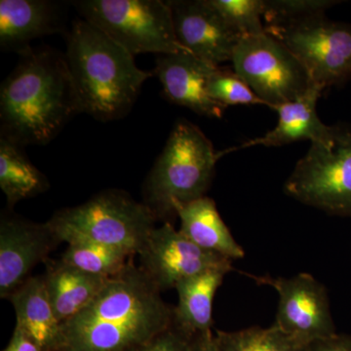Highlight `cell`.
Wrapping results in <instances>:
<instances>
[{"instance_id": "cell-25", "label": "cell", "mask_w": 351, "mask_h": 351, "mask_svg": "<svg viewBox=\"0 0 351 351\" xmlns=\"http://www.w3.org/2000/svg\"><path fill=\"white\" fill-rule=\"evenodd\" d=\"M207 92L212 100L223 106H267L234 71L217 66L210 73Z\"/></svg>"}, {"instance_id": "cell-9", "label": "cell", "mask_w": 351, "mask_h": 351, "mask_svg": "<svg viewBox=\"0 0 351 351\" xmlns=\"http://www.w3.org/2000/svg\"><path fill=\"white\" fill-rule=\"evenodd\" d=\"M230 62L235 73L272 110L297 100L313 85L299 60L267 32L240 39Z\"/></svg>"}, {"instance_id": "cell-5", "label": "cell", "mask_w": 351, "mask_h": 351, "mask_svg": "<svg viewBox=\"0 0 351 351\" xmlns=\"http://www.w3.org/2000/svg\"><path fill=\"white\" fill-rule=\"evenodd\" d=\"M156 216L125 191H106L48 221L60 242H93L140 255L156 228Z\"/></svg>"}, {"instance_id": "cell-17", "label": "cell", "mask_w": 351, "mask_h": 351, "mask_svg": "<svg viewBox=\"0 0 351 351\" xmlns=\"http://www.w3.org/2000/svg\"><path fill=\"white\" fill-rule=\"evenodd\" d=\"M17 324L43 351H59L62 323L58 320L44 276H31L9 298Z\"/></svg>"}, {"instance_id": "cell-2", "label": "cell", "mask_w": 351, "mask_h": 351, "mask_svg": "<svg viewBox=\"0 0 351 351\" xmlns=\"http://www.w3.org/2000/svg\"><path fill=\"white\" fill-rule=\"evenodd\" d=\"M0 88L1 136L44 145L77 113L80 100L66 56L52 48L25 50Z\"/></svg>"}, {"instance_id": "cell-4", "label": "cell", "mask_w": 351, "mask_h": 351, "mask_svg": "<svg viewBox=\"0 0 351 351\" xmlns=\"http://www.w3.org/2000/svg\"><path fill=\"white\" fill-rule=\"evenodd\" d=\"M225 156L195 124L180 120L145 182L144 203L157 219L175 215V203L206 196L217 162Z\"/></svg>"}, {"instance_id": "cell-6", "label": "cell", "mask_w": 351, "mask_h": 351, "mask_svg": "<svg viewBox=\"0 0 351 351\" xmlns=\"http://www.w3.org/2000/svg\"><path fill=\"white\" fill-rule=\"evenodd\" d=\"M285 193L307 206L351 218V123L330 126L311 143L285 182Z\"/></svg>"}, {"instance_id": "cell-14", "label": "cell", "mask_w": 351, "mask_h": 351, "mask_svg": "<svg viewBox=\"0 0 351 351\" xmlns=\"http://www.w3.org/2000/svg\"><path fill=\"white\" fill-rule=\"evenodd\" d=\"M217 68L188 52L158 55L154 73L162 85L166 98L196 114L221 119L226 108L210 98L207 82Z\"/></svg>"}, {"instance_id": "cell-7", "label": "cell", "mask_w": 351, "mask_h": 351, "mask_svg": "<svg viewBox=\"0 0 351 351\" xmlns=\"http://www.w3.org/2000/svg\"><path fill=\"white\" fill-rule=\"evenodd\" d=\"M73 3L83 20L98 27L133 56L188 52L176 38L168 1L80 0Z\"/></svg>"}, {"instance_id": "cell-27", "label": "cell", "mask_w": 351, "mask_h": 351, "mask_svg": "<svg viewBox=\"0 0 351 351\" xmlns=\"http://www.w3.org/2000/svg\"><path fill=\"white\" fill-rule=\"evenodd\" d=\"M193 337L173 321L169 328L132 351H189Z\"/></svg>"}, {"instance_id": "cell-1", "label": "cell", "mask_w": 351, "mask_h": 351, "mask_svg": "<svg viewBox=\"0 0 351 351\" xmlns=\"http://www.w3.org/2000/svg\"><path fill=\"white\" fill-rule=\"evenodd\" d=\"M133 258L98 295L62 324L59 351H132L169 328L174 308Z\"/></svg>"}, {"instance_id": "cell-20", "label": "cell", "mask_w": 351, "mask_h": 351, "mask_svg": "<svg viewBox=\"0 0 351 351\" xmlns=\"http://www.w3.org/2000/svg\"><path fill=\"white\" fill-rule=\"evenodd\" d=\"M47 263L44 274L46 289L54 313L62 324L93 301L110 278L87 274L61 260Z\"/></svg>"}, {"instance_id": "cell-13", "label": "cell", "mask_w": 351, "mask_h": 351, "mask_svg": "<svg viewBox=\"0 0 351 351\" xmlns=\"http://www.w3.org/2000/svg\"><path fill=\"white\" fill-rule=\"evenodd\" d=\"M176 38L189 54L213 66L232 61L240 36L207 0H172Z\"/></svg>"}, {"instance_id": "cell-16", "label": "cell", "mask_w": 351, "mask_h": 351, "mask_svg": "<svg viewBox=\"0 0 351 351\" xmlns=\"http://www.w3.org/2000/svg\"><path fill=\"white\" fill-rule=\"evenodd\" d=\"M324 88L313 84L299 99L274 108L278 122L272 130L262 137L253 138L239 147L223 151V154L248 149L251 147H281L298 141L321 142L329 134L330 126L323 123L316 112V106Z\"/></svg>"}, {"instance_id": "cell-23", "label": "cell", "mask_w": 351, "mask_h": 351, "mask_svg": "<svg viewBox=\"0 0 351 351\" xmlns=\"http://www.w3.org/2000/svg\"><path fill=\"white\" fill-rule=\"evenodd\" d=\"M218 351H306V346L276 325L251 327L239 331H217Z\"/></svg>"}, {"instance_id": "cell-3", "label": "cell", "mask_w": 351, "mask_h": 351, "mask_svg": "<svg viewBox=\"0 0 351 351\" xmlns=\"http://www.w3.org/2000/svg\"><path fill=\"white\" fill-rule=\"evenodd\" d=\"M82 113L100 121L128 114L154 73L138 69L135 56L83 19L66 32L64 54Z\"/></svg>"}, {"instance_id": "cell-15", "label": "cell", "mask_w": 351, "mask_h": 351, "mask_svg": "<svg viewBox=\"0 0 351 351\" xmlns=\"http://www.w3.org/2000/svg\"><path fill=\"white\" fill-rule=\"evenodd\" d=\"M64 11L60 2L49 0H1L0 45L2 50L21 53L34 39L62 32Z\"/></svg>"}, {"instance_id": "cell-11", "label": "cell", "mask_w": 351, "mask_h": 351, "mask_svg": "<svg viewBox=\"0 0 351 351\" xmlns=\"http://www.w3.org/2000/svg\"><path fill=\"white\" fill-rule=\"evenodd\" d=\"M138 257L141 269L160 291L208 269L232 265V260L201 249L169 221L154 228Z\"/></svg>"}, {"instance_id": "cell-10", "label": "cell", "mask_w": 351, "mask_h": 351, "mask_svg": "<svg viewBox=\"0 0 351 351\" xmlns=\"http://www.w3.org/2000/svg\"><path fill=\"white\" fill-rule=\"evenodd\" d=\"M249 276L276 290L278 306L274 325L286 334L306 346L337 334L327 289L311 274Z\"/></svg>"}, {"instance_id": "cell-18", "label": "cell", "mask_w": 351, "mask_h": 351, "mask_svg": "<svg viewBox=\"0 0 351 351\" xmlns=\"http://www.w3.org/2000/svg\"><path fill=\"white\" fill-rule=\"evenodd\" d=\"M173 210L181 219L180 232L201 249L228 260L244 258L243 248L221 218L212 198L204 196L188 203H175Z\"/></svg>"}, {"instance_id": "cell-12", "label": "cell", "mask_w": 351, "mask_h": 351, "mask_svg": "<svg viewBox=\"0 0 351 351\" xmlns=\"http://www.w3.org/2000/svg\"><path fill=\"white\" fill-rule=\"evenodd\" d=\"M48 223H36L12 215L0 221V297L10 295L29 278L39 263L59 243Z\"/></svg>"}, {"instance_id": "cell-28", "label": "cell", "mask_w": 351, "mask_h": 351, "mask_svg": "<svg viewBox=\"0 0 351 351\" xmlns=\"http://www.w3.org/2000/svg\"><path fill=\"white\" fill-rule=\"evenodd\" d=\"M306 351H351V335L336 334L314 341L307 346Z\"/></svg>"}, {"instance_id": "cell-8", "label": "cell", "mask_w": 351, "mask_h": 351, "mask_svg": "<svg viewBox=\"0 0 351 351\" xmlns=\"http://www.w3.org/2000/svg\"><path fill=\"white\" fill-rule=\"evenodd\" d=\"M265 32L283 43L306 69L313 84L341 86L351 80V24L330 20L325 14Z\"/></svg>"}, {"instance_id": "cell-19", "label": "cell", "mask_w": 351, "mask_h": 351, "mask_svg": "<svg viewBox=\"0 0 351 351\" xmlns=\"http://www.w3.org/2000/svg\"><path fill=\"white\" fill-rule=\"evenodd\" d=\"M232 269V265L215 267L180 281L175 287L179 297L175 324L193 337L211 331L215 295Z\"/></svg>"}, {"instance_id": "cell-29", "label": "cell", "mask_w": 351, "mask_h": 351, "mask_svg": "<svg viewBox=\"0 0 351 351\" xmlns=\"http://www.w3.org/2000/svg\"><path fill=\"white\" fill-rule=\"evenodd\" d=\"M2 351H43L22 329L16 326L8 346Z\"/></svg>"}, {"instance_id": "cell-26", "label": "cell", "mask_w": 351, "mask_h": 351, "mask_svg": "<svg viewBox=\"0 0 351 351\" xmlns=\"http://www.w3.org/2000/svg\"><path fill=\"white\" fill-rule=\"evenodd\" d=\"M263 19L267 27L280 25L295 21L325 14L328 9L341 3L339 0H263Z\"/></svg>"}, {"instance_id": "cell-22", "label": "cell", "mask_w": 351, "mask_h": 351, "mask_svg": "<svg viewBox=\"0 0 351 351\" xmlns=\"http://www.w3.org/2000/svg\"><path fill=\"white\" fill-rule=\"evenodd\" d=\"M133 257L122 249L93 242L75 241L68 244L61 261L87 274L110 278L125 269Z\"/></svg>"}, {"instance_id": "cell-24", "label": "cell", "mask_w": 351, "mask_h": 351, "mask_svg": "<svg viewBox=\"0 0 351 351\" xmlns=\"http://www.w3.org/2000/svg\"><path fill=\"white\" fill-rule=\"evenodd\" d=\"M210 6L223 18L240 38L265 34L262 19L263 0H207Z\"/></svg>"}, {"instance_id": "cell-30", "label": "cell", "mask_w": 351, "mask_h": 351, "mask_svg": "<svg viewBox=\"0 0 351 351\" xmlns=\"http://www.w3.org/2000/svg\"><path fill=\"white\" fill-rule=\"evenodd\" d=\"M189 351H218L212 331L195 335L191 341Z\"/></svg>"}, {"instance_id": "cell-21", "label": "cell", "mask_w": 351, "mask_h": 351, "mask_svg": "<svg viewBox=\"0 0 351 351\" xmlns=\"http://www.w3.org/2000/svg\"><path fill=\"white\" fill-rule=\"evenodd\" d=\"M23 147L0 135V188L9 208L20 201L40 195L49 188V182L32 165Z\"/></svg>"}]
</instances>
